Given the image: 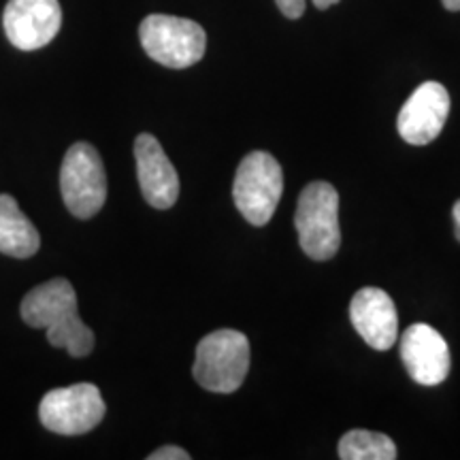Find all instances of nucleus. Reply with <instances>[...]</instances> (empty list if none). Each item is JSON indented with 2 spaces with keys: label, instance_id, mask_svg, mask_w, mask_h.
Returning <instances> with one entry per match:
<instances>
[{
  "label": "nucleus",
  "instance_id": "obj_1",
  "mask_svg": "<svg viewBox=\"0 0 460 460\" xmlns=\"http://www.w3.org/2000/svg\"><path fill=\"white\" fill-rule=\"evenodd\" d=\"M20 312L28 326L48 331V341L65 348L73 358H84L94 349V332L79 318L77 295L68 279L56 278L32 288Z\"/></svg>",
  "mask_w": 460,
  "mask_h": 460
},
{
  "label": "nucleus",
  "instance_id": "obj_2",
  "mask_svg": "<svg viewBox=\"0 0 460 460\" xmlns=\"http://www.w3.org/2000/svg\"><path fill=\"white\" fill-rule=\"evenodd\" d=\"M250 369V341L243 332L220 329L200 339L194 379L209 393L230 394L241 388Z\"/></svg>",
  "mask_w": 460,
  "mask_h": 460
},
{
  "label": "nucleus",
  "instance_id": "obj_3",
  "mask_svg": "<svg viewBox=\"0 0 460 460\" xmlns=\"http://www.w3.org/2000/svg\"><path fill=\"white\" fill-rule=\"evenodd\" d=\"M295 226L298 243L314 261H331L341 245L339 194L329 181H314L298 197Z\"/></svg>",
  "mask_w": 460,
  "mask_h": 460
},
{
  "label": "nucleus",
  "instance_id": "obj_4",
  "mask_svg": "<svg viewBox=\"0 0 460 460\" xmlns=\"http://www.w3.org/2000/svg\"><path fill=\"white\" fill-rule=\"evenodd\" d=\"M284 192V172L278 160L267 152H252L241 160L234 175L233 199L239 214L252 226L271 220Z\"/></svg>",
  "mask_w": 460,
  "mask_h": 460
},
{
  "label": "nucleus",
  "instance_id": "obj_5",
  "mask_svg": "<svg viewBox=\"0 0 460 460\" xmlns=\"http://www.w3.org/2000/svg\"><path fill=\"white\" fill-rule=\"evenodd\" d=\"M139 39L146 54L169 68L197 65L207 49L203 26L175 15H147L139 26Z\"/></svg>",
  "mask_w": 460,
  "mask_h": 460
},
{
  "label": "nucleus",
  "instance_id": "obj_6",
  "mask_svg": "<svg viewBox=\"0 0 460 460\" xmlns=\"http://www.w3.org/2000/svg\"><path fill=\"white\" fill-rule=\"evenodd\" d=\"M60 190L66 209L79 220H90L107 200V175L101 154L90 143L68 147L60 169Z\"/></svg>",
  "mask_w": 460,
  "mask_h": 460
},
{
  "label": "nucleus",
  "instance_id": "obj_7",
  "mask_svg": "<svg viewBox=\"0 0 460 460\" xmlns=\"http://www.w3.org/2000/svg\"><path fill=\"white\" fill-rule=\"evenodd\" d=\"M107 405L94 384H75L56 388L43 396L39 405L41 424L56 435L90 433L105 418Z\"/></svg>",
  "mask_w": 460,
  "mask_h": 460
},
{
  "label": "nucleus",
  "instance_id": "obj_8",
  "mask_svg": "<svg viewBox=\"0 0 460 460\" xmlns=\"http://www.w3.org/2000/svg\"><path fill=\"white\" fill-rule=\"evenodd\" d=\"M4 34L22 51L41 49L56 39L62 26L58 0H9L3 15Z\"/></svg>",
  "mask_w": 460,
  "mask_h": 460
},
{
  "label": "nucleus",
  "instance_id": "obj_9",
  "mask_svg": "<svg viewBox=\"0 0 460 460\" xmlns=\"http://www.w3.org/2000/svg\"><path fill=\"white\" fill-rule=\"evenodd\" d=\"M450 115V94L439 82L418 85L401 107L396 128L410 146H429L441 135Z\"/></svg>",
  "mask_w": 460,
  "mask_h": 460
},
{
  "label": "nucleus",
  "instance_id": "obj_10",
  "mask_svg": "<svg viewBox=\"0 0 460 460\" xmlns=\"http://www.w3.org/2000/svg\"><path fill=\"white\" fill-rule=\"evenodd\" d=\"M401 360L420 386H439L450 376V348L429 324H411L401 335Z\"/></svg>",
  "mask_w": 460,
  "mask_h": 460
},
{
  "label": "nucleus",
  "instance_id": "obj_11",
  "mask_svg": "<svg viewBox=\"0 0 460 460\" xmlns=\"http://www.w3.org/2000/svg\"><path fill=\"white\" fill-rule=\"evenodd\" d=\"M135 160L143 199L154 209H171L180 197V175L156 137L149 132L137 137Z\"/></svg>",
  "mask_w": 460,
  "mask_h": 460
},
{
  "label": "nucleus",
  "instance_id": "obj_12",
  "mask_svg": "<svg viewBox=\"0 0 460 460\" xmlns=\"http://www.w3.org/2000/svg\"><path fill=\"white\" fill-rule=\"evenodd\" d=\"M354 329L373 349L386 352L399 339V315L393 298L382 288H362L349 303Z\"/></svg>",
  "mask_w": 460,
  "mask_h": 460
},
{
  "label": "nucleus",
  "instance_id": "obj_13",
  "mask_svg": "<svg viewBox=\"0 0 460 460\" xmlns=\"http://www.w3.org/2000/svg\"><path fill=\"white\" fill-rule=\"evenodd\" d=\"M41 247L34 224L22 214L20 205L9 194H0V252L11 258H32Z\"/></svg>",
  "mask_w": 460,
  "mask_h": 460
},
{
  "label": "nucleus",
  "instance_id": "obj_14",
  "mask_svg": "<svg viewBox=\"0 0 460 460\" xmlns=\"http://www.w3.org/2000/svg\"><path fill=\"white\" fill-rule=\"evenodd\" d=\"M396 456H399L396 444L384 433L356 429L345 433L339 441L341 460H394Z\"/></svg>",
  "mask_w": 460,
  "mask_h": 460
},
{
  "label": "nucleus",
  "instance_id": "obj_15",
  "mask_svg": "<svg viewBox=\"0 0 460 460\" xmlns=\"http://www.w3.org/2000/svg\"><path fill=\"white\" fill-rule=\"evenodd\" d=\"M147 460H190V454L183 447L177 446H164L158 447L156 452H152Z\"/></svg>",
  "mask_w": 460,
  "mask_h": 460
},
{
  "label": "nucleus",
  "instance_id": "obj_16",
  "mask_svg": "<svg viewBox=\"0 0 460 460\" xmlns=\"http://www.w3.org/2000/svg\"><path fill=\"white\" fill-rule=\"evenodd\" d=\"M281 13L290 20H298L305 13V0H275Z\"/></svg>",
  "mask_w": 460,
  "mask_h": 460
},
{
  "label": "nucleus",
  "instance_id": "obj_17",
  "mask_svg": "<svg viewBox=\"0 0 460 460\" xmlns=\"http://www.w3.org/2000/svg\"><path fill=\"white\" fill-rule=\"evenodd\" d=\"M452 214H454V222H456V239L460 241V200L456 205H454Z\"/></svg>",
  "mask_w": 460,
  "mask_h": 460
},
{
  "label": "nucleus",
  "instance_id": "obj_18",
  "mask_svg": "<svg viewBox=\"0 0 460 460\" xmlns=\"http://www.w3.org/2000/svg\"><path fill=\"white\" fill-rule=\"evenodd\" d=\"M312 3H314L318 9H329V7H332V4H337L339 0H312Z\"/></svg>",
  "mask_w": 460,
  "mask_h": 460
},
{
  "label": "nucleus",
  "instance_id": "obj_19",
  "mask_svg": "<svg viewBox=\"0 0 460 460\" xmlns=\"http://www.w3.org/2000/svg\"><path fill=\"white\" fill-rule=\"evenodd\" d=\"M447 11H460V0H441Z\"/></svg>",
  "mask_w": 460,
  "mask_h": 460
}]
</instances>
